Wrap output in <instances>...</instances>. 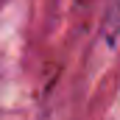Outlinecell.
<instances>
[{
  "instance_id": "cell-1",
  "label": "cell",
  "mask_w": 120,
  "mask_h": 120,
  "mask_svg": "<svg viewBox=\"0 0 120 120\" xmlns=\"http://www.w3.org/2000/svg\"><path fill=\"white\" fill-rule=\"evenodd\" d=\"M103 39H106V45H112V48L120 42V0H109V6H106Z\"/></svg>"
}]
</instances>
